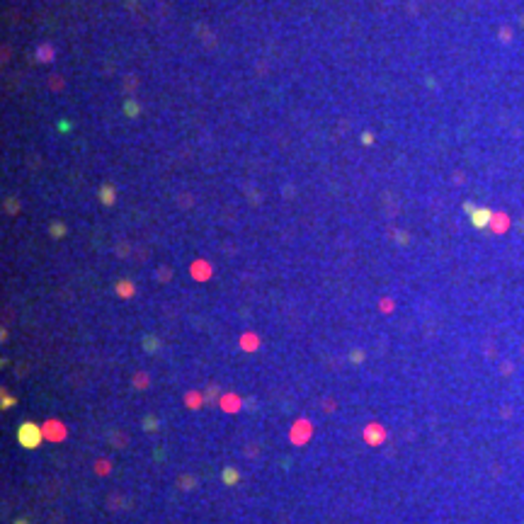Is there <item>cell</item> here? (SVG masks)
<instances>
[{
  "label": "cell",
  "mask_w": 524,
  "mask_h": 524,
  "mask_svg": "<svg viewBox=\"0 0 524 524\" xmlns=\"http://www.w3.org/2000/svg\"><path fill=\"white\" fill-rule=\"evenodd\" d=\"M119 294H121V296H129V294H131V284H119Z\"/></svg>",
  "instance_id": "5b68a950"
},
{
  "label": "cell",
  "mask_w": 524,
  "mask_h": 524,
  "mask_svg": "<svg viewBox=\"0 0 524 524\" xmlns=\"http://www.w3.org/2000/svg\"><path fill=\"white\" fill-rule=\"evenodd\" d=\"M17 439H20V444H22V447L34 449V447H39V442H42V432H39V427H37V425L25 422V425H20Z\"/></svg>",
  "instance_id": "6da1fadb"
},
{
  "label": "cell",
  "mask_w": 524,
  "mask_h": 524,
  "mask_svg": "<svg viewBox=\"0 0 524 524\" xmlns=\"http://www.w3.org/2000/svg\"><path fill=\"white\" fill-rule=\"evenodd\" d=\"M224 481L228 483V485H233V483L238 481V473L233 471V468H226V471H224Z\"/></svg>",
  "instance_id": "3957f363"
},
{
  "label": "cell",
  "mask_w": 524,
  "mask_h": 524,
  "mask_svg": "<svg viewBox=\"0 0 524 524\" xmlns=\"http://www.w3.org/2000/svg\"><path fill=\"white\" fill-rule=\"evenodd\" d=\"M15 524H27V522H15Z\"/></svg>",
  "instance_id": "8992f818"
},
{
  "label": "cell",
  "mask_w": 524,
  "mask_h": 524,
  "mask_svg": "<svg viewBox=\"0 0 524 524\" xmlns=\"http://www.w3.org/2000/svg\"><path fill=\"white\" fill-rule=\"evenodd\" d=\"M464 209L468 211V216H471V224L476 226V228H485V226L490 224V219H493V214H490V209H485V206H473L466 202Z\"/></svg>",
  "instance_id": "7a4b0ae2"
},
{
  "label": "cell",
  "mask_w": 524,
  "mask_h": 524,
  "mask_svg": "<svg viewBox=\"0 0 524 524\" xmlns=\"http://www.w3.org/2000/svg\"><path fill=\"white\" fill-rule=\"evenodd\" d=\"M102 202H107V204H112V202H114V194H112V189H110V187L102 189Z\"/></svg>",
  "instance_id": "277c9868"
}]
</instances>
